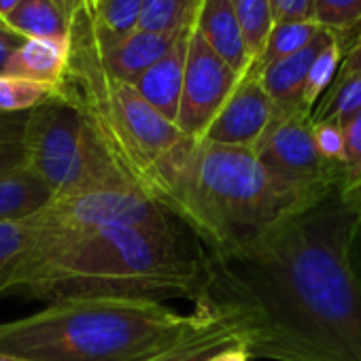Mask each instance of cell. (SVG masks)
Returning a JSON list of instances; mask_svg holds the SVG:
<instances>
[{"instance_id": "8fae6325", "label": "cell", "mask_w": 361, "mask_h": 361, "mask_svg": "<svg viewBox=\"0 0 361 361\" xmlns=\"http://www.w3.org/2000/svg\"><path fill=\"white\" fill-rule=\"evenodd\" d=\"M192 30L180 35L176 39L174 47L132 83L138 90V94L157 113H161L172 123H176L180 98H183V83H185V66H188Z\"/></svg>"}, {"instance_id": "1f68e13d", "label": "cell", "mask_w": 361, "mask_h": 361, "mask_svg": "<svg viewBox=\"0 0 361 361\" xmlns=\"http://www.w3.org/2000/svg\"><path fill=\"white\" fill-rule=\"evenodd\" d=\"M26 39H22L20 35L11 32L9 28H0V73H5L7 62L11 60V56L20 49V45Z\"/></svg>"}, {"instance_id": "74e56055", "label": "cell", "mask_w": 361, "mask_h": 361, "mask_svg": "<svg viewBox=\"0 0 361 361\" xmlns=\"http://www.w3.org/2000/svg\"><path fill=\"white\" fill-rule=\"evenodd\" d=\"M355 211H357L359 217H361V196H359V200H357V204H355Z\"/></svg>"}, {"instance_id": "5bb4252c", "label": "cell", "mask_w": 361, "mask_h": 361, "mask_svg": "<svg viewBox=\"0 0 361 361\" xmlns=\"http://www.w3.org/2000/svg\"><path fill=\"white\" fill-rule=\"evenodd\" d=\"M196 30L236 73L243 77L249 73L253 58L249 54L247 39L232 0H202L196 18Z\"/></svg>"}, {"instance_id": "5b68a950", "label": "cell", "mask_w": 361, "mask_h": 361, "mask_svg": "<svg viewBox=\"0 0 361 361\" xmlns=\"http://www.w3.org/2000/svg\"><path fill=\"white\" fill-rule=\"evenodd\" d=\"M71 37V66L60 92L83 111L117 166L145 192L155 166L185 136L132 83L113 77L102 66L83 7L75 13Z\"/></svg>"}, {"instance_id": "9a60e30c", "label": "cell", "mask_w": 361, "mask_h": 361, "mask_svg": "<svg viewBox=\"0 0 361 361\" xmlns=\"http://www.w3.org/2000/svg\"><path fill=\"white\" fill-rule=\"evenodd\" d=\"M334 35L336 32L323 28L319 32V37L308 47H304L302 51H298V54H293V56H289V58L272 64L270 68H266L259 75L266 92L270 94V98L274 100V104L279 106V111L304 109L302 106V96H304V87H306L308 73H310L317 56L325 49V45L331 41Z\"/></svg>"}, {"instance_id": "6da1fadb", "label": "cell", "mask_w": 361, "mask_h": 361, "mask_svg": "<svg viewBox=\"0 0 361 361\" xmlns=\"http://www.w3.org/2000/svg\"><path fill=\"white\" fill-rule=\"evenodd\" d=\"M359 230L338 190L251 245L211 253L207 298L245 317L251 359L361 361Z\"/></svg>"}, {"instance_id": "ac0fdd59", "label": "cell", "mask_w": 361, "mask_h": 361, "mask_svg": "<svg viewBox=\"0 0 361 361\" xmlns=\"http://www.w3.org/2000/svg\"><path fill=\"white\" fill-rule=\"evenodd\" d=\"M73 20L56 0H22L3 22L22 39H66L73 35Z\"/></svg>"}, {"instance_id": "d590c367", "label": "cell", "mask_w": 361, "mask_h": 361, "mask_svg": "<svg viewBox=\"0 0 361 361\" xmlns=\"http://www.w3.org/2000/svg\"><path fill=\"white\" fill-rule=\"evenodd\" d=\"M56 3H58L71 18H75V13L83 7V0H56Z\"/></svg>"}, {"instance_id": "f546056e", "label": "cell", "mask_w": 361, "mask_h": 361, "mask_svg": "<svg viewBox=\"0 0 361 361\" xmlns=\"http://www.w3.org/2000/svg\"><path fill=\"white\" fill-rule=\"evenodd\" d=\"M312 134H314V142H317L319 153L327 161L342 168L344 149H346L342 126L334 123V121H312Z\"/></svg>"}, {"instance_id": "4fadbf2b", "label": "cell", "mask_w": 361, "mask_h": 361, "mask_svg": "<svg viewBox=\"0 0 361 361\" xmlns=\"http://www.w3.org/2000/svg\"><path fill=\"white\" fill-rule=\"evenodd\" d=\"M245 340H247L245 317L215 302L213 314L196 331H192L183 342H178L176 346L157 355L151 361H207L215 353L228 346H236V344L245 346Z\"/></svg>"}, {"instance_id": "e0dca14e", "label": "cell", "mask_w": 361, "mask_h": 361, "mask_svg": "<svg viewBox=\"0 0 361 361\" xmlns=\"http://www.w3.org/2000/svg\"><path fill=\"white\" fill-rule=\"evenodd\" d=\"M51 198L54 192L28 166L0 174V224L30 219Z\"/></svg>"}, {"instance_id": "30bf717a", "label": "cell", "mask_w": 361, "mask_h": 361, "mask_svg": "<svg viewBox=\"0 0 361 361\" xmlns=\"http://www.w3.org/2000/svg\"><path fill=\"white\" fill-rule=\"evenodd\" d=\"M276 115L279 106L266 92L262 79L255 75H245L202 138L217 145L253 149Z\"/></svg>"}, {"instance_id": "d4e9b609", "label": "cell", "mask_w": 361, "mask_h": 361, "mask_svg": "<svg viewBox=\"0 0 361 361\" xmlns=\"http://www.w3.org/2000/svg\"><path fill=\"white\" fill-rule=\"evenodd\" d=\"M232 3L240 20L249 54L255 60L276 24L272 13V3L270 0H232Z\"/></svg>"}, {"instance_id": "ffe728a7", "label": "cell", "mask_w": 361, "mask_h": 361, "mask_svg": "<svg viewBox=\"0 0 361 361\" xmlns=\"http://www.w3.org/2000/svg\"><path fill=\"white\" fill-rule=\"evenodd\" d=\"M323 28L314 22V20H295V22H276L264 49L259 51V56L253 60L251 68L247 75H255L259 77L266 68H270L272 64L302 51L304 47H308L321 32Z\"/></svg>"}, {"instance_id": "f35d334b", "label": "cell", "mask_w": 361, "mask_h": 361, "mask_svg": "<svg viewBox=\"0 0 361 361\" xmlns=\"http://www.w3.org/2000/svg\"><path fill=\"white\" fill-rule=\"evenodd\" d=\"M0 28H7V26H5V22H3V20H0Z\"/></svg>"}, {"instance_id": "7c38bea8", "label": "cell", "mask_w": 361, "mask_h": 361, "mask_svg": "<svg viewBox=\"0 0 361 361\" xmlns=\"http://www.w3.org/2000/svg\"><path fill=\"white\" fill-rule=\"evenodd\" d=\"M180 35H155V32H145V30L136 28L134 32H130V35H126L113 43L100 45L96 39H94V43H96L102 66L113 77L128 81V83H134L147 68H151L157 60H161L174 47V43Z\"/></svg>"}, {"instance_id": "7a4b0ae2", "label": "cell", "mask_w": 361, "mask_h": 361, "mask_svg": "<svg viewBox=\"0 0 361 361\" xmlns=\"http://www.w3.org/2000/svg\"><path fill=\"white\" fill-rule=\"evenodd\" d=\"M211 253L183 224L166 228L102 226L39 236L5 281L3 293L43 302L77 298H207Z\"/></svg>"}, {"instance_id": "836d02e7", "label": "cell", "mask_w": 361, "mask_h": 361, "mask_svg": "<svg viewBox=\"0 0 361 361\" xmlns=\"http://www.w3.org/2000/svg\"><path fill=\"white\" fill-rule=\"evenodd\" d=\"M249 359H251V355L247 353V348L243 344H236V346H228V348L215 353L207 361H249Z\"/></svg>"}, {"instance_id": "d6986e66", "label": "cell", "mask_w": 361, "mask_h": 361, "mask_svg": "<svg viewBox=\"0 0 361 361\" xmlns=\"http://www.w3.org/2000/svg\"><path fill=\"white\" fill-rule=\"evenodd\" d=\"M145 0H83L94 39L100 45L113 43L138 28Z\"/></svg>"}, {"instance_id": "9c48e42d", "label": "cell", "mask_w": 361, "mask_h": 361, "mask_svg": "<svg viewBox=\"0 0 361 361\" xmlns=\"http://www.w3.org/2000/svg\"><path fill=\"white\" fill-rule=\"evenodd\" d=\"M240 81L243 75L224 62L194 26L185 66L183 98H180L176 117V128L183 132V136L202 138Z\"/></svg>"}, {"instance_id": "cb8c5ba5", "label": "cell", "mask_w": 361, "mask_h": 361, "mask_svg": "<svg viewBox=\"0 0 361 361\" xmlns=\"http://www.w3.org/2000/svg\"><path fill=\"white\" fill-rule=\"evenodd\" d=\"M344 41L340 35H334L331 41L325 45V49L317 56L308 79H306V87H304V96H302V106L306 111H314V106L319 104V100L323 98V94L331 87V83L338 77L342 58H344Z\"/></svg>"}, {"instance_id": "484cf974", "label": "cell", "mask_w": 361, "mask_h": 361, "mask_svg": "<svg viewBox=\"0 0 361 361\" xmlns=\"http://www.w3.org/2000/svg\"><path fill=\"white\" fill-rule=\"evenodd\" d=\"M344 130V161H342V180L340 194L355 209L361 196V113L353 115L342 123Z\"/></svg>"}, {"instance_id": "ba28073f", "label": "cell", "mask_w": 361, "mask_h": 361, "mask_svg": "<svg viewBox=\"0 0 361 361\" xmlns=\"http://www.w3.org/2000/svg\"><path fill=\"white\" fill-rule=\"evenodd\" d=\"M26 221L39 236L77 234L102 226L166 228L180 224L140 190H94L54 196Z\"/></svg>"}, {"instance_id": "44dd1931", "label": "cell", "mask_w": 361, "mask_h": 361, "mask_svg": "<svg viewBox=\"0 0 361 361\" xmlns=\"http://www.w3.org/2000/svg\"><path fill=\"white\" fill-rule=\"evenodd\" d=\"M202 0H145L138 28L155 35H180L196 26Z\"/></svg>"}, {"instance_id": "603a6c76", "label": "cell", "mask_w": 361, "mask_h": 361, "mask_svg": "<svg viewBox=\"0 0 361 361\" xmlns=\"http://www.w3.org/2000/svg\"><path fill=\"white\" fill-rule=\"evenodd\" d=\"M58 94L60 87L0 73V113H28Z\"/></svg>"}, {"instance_id": "3957f363", "label": "cell", "mask_w": 361, "mask_h": 361, "mask_svg": "<svg viewBox=\"0 0 361 361\" xmlns=\"http://www.w3.org/2000/svg\"><path fill=\"white\" fill-rule=\"evenodd\" d=\"M145 194L209 249L230 253L302 213L253 149L183 138L151 172Z\"/></svg>"}, {"instance_id": "d6a6232c", "label": "cell", "mask_w": 361, "mask_h": 361, "mask_svg": "<svg viewBox=\"0 0 361 361\" xmlns=\"http://www.w3.org/2000/svg\"><path fill=\"white\" fill-rule=\"evenodd\" d=\"M355 73H361V30H359L357 39L353 41V45L344 51L338 77H348Z\"/></svg>"}, {"instance_id": "8d00e7d4", "label": "cell", "mask_w": 361, "mask_h": 361, "mask_svg": "<svg viewBox=\"0 0 361 361\" xmlns=\"http://www.w3.org/2000/svg\"><path fill=\"white\" fill-rule=\"evenodd\" d=\"M0 361H26V359H20L16 355H9V353H3L0 350Z\"/></svg>"}, {"instance_id": "83f0119b", "label": "cell", "mask_w": 361, "mask_h": 361, "mask_svg": "<svg viewBox=\"0 0 361 361\" xmlns=\"http://www.w3.org/2000/svg\"><path fill=\"white\" fill-rule=\"evenodd\" d=\"M37 240V232L28 226V221H9L0 224V291L5 287L16 264Z\"/></svg>"}, {"instance_id": "4dcf8cb0", "label": "cell", "mask_w": 361, "mask_h": 361, "mask_svg": "<svg viewBox=\"0 0 361 361\" xmlns=\"http://www.w3.org/2000/svg\"><path fill=\"white\" fill-rule=\"evenodd\" d=\"M274 22L314 20V0H270Z\"/></svg>"}, {"instance_id": "f1b7e54d", "label": "cell", "mask_w": 361, "mask_h": 361, "mask_svg": "<svg viewBox=\"0 0 361 361\" xmlns=\"http://www.w3.org/2000/svg\"><path fill=\"white\" fill-rule=\"evenodd\" d=\"M314 22L342 37L361 24V0H314Z\"/></svg>"}, {"instance_id": "277c9868", "label": "cell", "mask_w": 361, "mask_h": 361, "mask_svg": "<svg viewBox=\"0 0 361 361\" xmlns=\"http://www.w3.org/2000/svg\"><path fill=\"white\" fill-rule=\"evenodd\" d=\"M211 298L178 312L157 300L77 298L0 323V350L26 361H151L196 331Z\"/></svg>"}, {"instance_id": "7402d4cb", "label": "cell", "mask_w": 361, "mask_h": 361, "mask_svg": "<svg viewBox=\"0 0 361 361\" xmlns=\"http://www.w3.org/2000/svg\"><path fill=\"white\" fill-rule=\"evenodd\" d=\"M357 113H361V73L336 77L331 87L314 106L312 121H334L342 126Z\"/></svg>"}, {"instance_id": "4316f807", "label": "cell", "mask_w": 361, "mask_h": 361, "mask_svg": "<svg viewBox=\"0 0 361 361\" xmlns=\"http://www.w3.org/2000/svg\"><path fill=\"white\" fill-rule=\"evenodd\" d=\"M28 113H0V174L26 166Z\"/></svg>"}, {"instance_id": "8992f818", "label": "cell", "mask_w": 361, "mask_h": 361, "mask_svg": "<svg viewBox=\"0 0 361 361\" xmlns=\"http://www.w3.org/2000/svg\"><path fill=\"white\" fill-rule=\"evenodd\" d=\"M26 166L54 196L94 190H138L117 166L83 111L62 92L30 111Z\"/></svg>"}, {"instance_id": "2e32d148", "label": "cell", "mask_w": 361, "mask_h": 361, "mask_svg": "<svg viewBox=\"0 0 361 361\" xmlns=\"http://www.w3.org/2000/svg\"><path fill=\"white\" fill-rule=\"evenodd\" d=\"M73 54V37L66 39H26L7 62L5 75L62 87Z\"/></svg>"}, {"instance_id": "52a82bcc", "label": "cell", "mask_w": 361, "mask_h": 361, "mask_svg": "<svg viewBox=\"0 0 361 361\" xmlns=\"http://www.w3.org/2000/svg\"><path fill=\"white\" fill-rule=\"evenodd\" d=\"M276 183L306 211L340 190L342 168L327 161L314 142L312 113L279 111L266 134L253 147Z\"/></svg>"}, {"instance_id": "e575fe53", "label": "cell", "mask_w": 361, "mask_h": 361, "mask_svg": "<svg viewBox=\"0 0 361 361\" xmlns=\"http://www.w3.org/2000/svg\"><path fill=\"white\" fill-rule=\"evenodd\" d=\"M20 5H22V0H0V20L11 16Z\"/></svg>"}]
</instances>
